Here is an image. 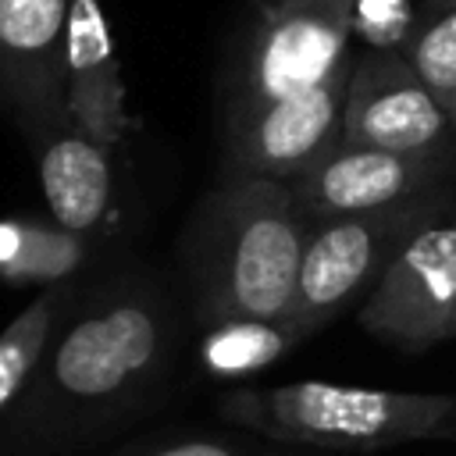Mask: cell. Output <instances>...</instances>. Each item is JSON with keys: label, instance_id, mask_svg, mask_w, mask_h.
I'll list each match as a JSON object with an SVG mask.
<instances>
[{"label": "cell", "instance_id": "cell-2", "mask_svg": "<svg viewBox=\"0 0 456 456\" xmlns=\"http://www.w3.org/2000/svg\"><path fill=\"white\" fill-rule=\"evenodd\" d=\"M310 224L289 185L242 178L207 192L175 246L182 292L200 328L281 321L292 306Z\"/></svg>", "mask_w": 456, "mask_h": 456}, {"label": "cell", "instance_id": "cell-12", "mask_svg": "<svg viewBox=\"0 0 456 456\" xmlns=\"http://www.w3.org/2000/svg\"><path fill=\"white\" fill-rule=\"evenodd\" d=\"M64 110L110 157L121 150L128 107L100 0H71L64 32Z\"/></svg>", "mask_w": 456, "mask_h": 456}, {"label": "cell", "instance_id": "cell-4", "mask_svg": "<svg viewBox=\"0 0 456 456\" xmlns=\"http://www.w3.org/2000/svg\"><path fill=\"white\" fill-rule=\"evenodd\" d=\"M452 214V189L435 185L403 203L317 221L306 232L289 321L310 335L360 306L417 232Z\"/></svg>", "mask_w": 456, "mask_h": 456}, {"label": "cell", "instance_id": "cell-15", "mask_svg": "<svg viewBox=\"0 0 456 456\" xmlns=\"http://www.w3.org/2000/svg\"><path fill=\"white\" fill-rule=\"evenodd\" d=\"M299 342H306V331H299L289 317H281V321H228V324L203 328L196 360L210 378L239 381L246 374H256V370L278 363Z\"/></svg>", "mask_w": 456, "mask_h": 456}, {"label": "cell", "instance_id": "cell-8", "mask_svg": "<svg viewBox=\"0 0 456 456\" xmlns=\"http://www.w3.org/2000/svg\"><path fill=\"white\" fill-rule=\"evenodd\" d=\"M452 125L395 50H367L349 64L338 142L403 157L449 153Z\"/></svg>", "mask_w": 456, "mask_h": 456}, {"label": "cell", "instance_id": "cell-5", "mask_svg": "<svg viewBox=\"0 0 456 456\" xmlns=\"http://www.w3.org/2000/svg\"><path fill=\"white\" fill-rule=\"evenodd\" d=\"M353 0H281L256 25L239 75L228 89V110L306 93L349 64Z\"/></svg>", "mask_w": 456, "mask_h": 456}, {"label": "cell", "instance_id": "cell-9", "mask_svg": "<svg viewBox=\"0 0 456 456\" xmlns=\"http://www.w3.org/2000/svg\"><path fill=\"white\" fill-rule=\"evenodd\" d=\"M449 175V153L435 157H403L385 150H363L331 142L306 171L289 182L292 203L306 224L367 214L410 196H420Z\"/></svg>", "mask_w": 456, "mask_h": 456}, {"label": "cell", "instance_id": "cell-11", "mask_svg": "<svg viewBox=\"0 0 456 456\" xmlns=\"http://www.w3.org/2000/svg\"><path fill=\"white\" fill-rule=\"evenodd\" d=\"M71 0H0V107L18 128L64 110Z\"/></svg>", "mask_w": 456, "mask_h": 456}, {"label": "cell", "instance_id": "cell-1", "mask_svg": "<svg viewBox=\"0 0 456 456\" xmlns=\"http://www.w3.org/2000/svg\"><path fill=\"white\" fill-rule=\"evenodd\" d=\"M182 314L164 274L82 278L36 374L0 417V456L86 449L150 410L175 367Z\"/></svg>", "mask_w": 456, "mask_h": 456}, {"label": "cell", "instance_id": "cell-18", "mask_svg": "<svg viewBox=\"0 0 456 456\" xmlns=\"http://www.w3.org/2000/svg\"><path fill=\"white\" fill-rule=\"evenodd\" d=\"M449 125H452V132H456V100H452V107H449Z\"/></svg>", "mask_w": 456, "mask_h": 456}, {"label": "cell", "instance_id": "cell-19", "mask_svg": "<svg viewBox=\"0 0 456 456\" xmlns=\"http://www.w3.org/2000/svg\"><path fill=\"white\" fill-rule=\"evenodd\" d=\"M449 221H452V228H456V207H452V217H449Z\"/></svg>", "mask_w": 456, "mask_h": 456}, {"label": "cell", "instance_id": "cell-3", "mask_svg": "<svg viewBox=\"0 0 456 456\" xmlns=\"http://www.w3.org/2000/svg\"><path fill=\"white\" fill-rule=\"evenodd\" d=\"M217 413L267 442L324 452H381L456 438V395L399 392L335 381H285L232 388Z\"/></svg>", "mask_w": 456, "mask_h": 456}, {"label": "cell", "instance_id": "cell-6", "mask_svg": "<svg viewBox=\"0 0 456 456\" xmlns=\"http://www.w3.org/2000/svg\"><path fill=\"white\" fill-rule=\"evenodd\" d=\"M449 217L417 232L356 306L360 328L406 356L456 338V228Z\"/></svg>", "mask_w": 456, "mask_h": 456}, {"label": "cell", "instance_id": "cell-7", "mask_svg": "<svg viewBox=\"0 0 456 456\" xmlns=\"http://www.w3.org/2000/svg\"><path fill=\"white\" fill-rule=\"evenodd\" d=\"M349 64H342L328 82L306 93L224 110L221 182L264 178L289 185L331 142H338Z\"/></svg>", "mask_w": 456, "mask_h": 456}, {"label": "cell", "instance_id": "cell-14", "mask_svg": "<svg viewBox=\"0 0 456 456\" xmlns=\"http://www.w3.org/2000/svg\"><path fill=\"white\" fill-rule=\"evenodd\" d=\"M82 281V278H78ZM78 281H64V285H50L39 289L28 306L0 331V417L18 403V395L25 392L28 378L36 374L57 324L64 321L68 306L75 303Z\"/></svg>", "mask_w": 456, "mask_h": 456}, {"label": "cell", "instance_id": "cell-10", "mask_svg": "<svg viewBox=\"0 0 456 456\" xmlns=\"http://www.w3.org/2000/svg\"><path fill=\"white\" fill-rule=\"evenodd\" d=\"M28 139L50 221L89 242H103L114 224V164L68 110L21 128Z\"/></svg>", "mask_w": 456, "mask_h": 456}, {"label": "cell", "instance_id": "cell-13", "mask_svg": "<svg viewBox=\"0 0 456 456\" xmlns=\"http://www.w3.org/2000/svg\"><path fill=\"white\" fill-rule=\"evenodd\" d=\"M96 253V242L64 232L50 217L0 221V281L4 285H64L78 281Z\"/></svg>", "mask_w": 456, "mask_h": 456}, {"label": "cell", "instance_id": "cell-17", "mask_svg": "<svg viewBox=\"0 0 456 456\" xmlns=\"http://www.w3.org/2000/svg\"><path fill=\"white\" fill-rule=\"evenodd\" d=\"M107 456H260L232 438L214 435H178V438H142L132 445H118Z\"/></svg>", "mask_w": 456, "mask_h": 456}, {"label": "cell", "instance_id": "cell-16", "mask_svg": "<svg viewBox=\"0 0 456 456\" xmlns=\"http://www.w3.org/2000/svg\"><path fill=\"white\" fill-rule=\"evenodd\" d=\"M395 53L449 114L456 100V0H420Z\"/></svg>", "mask_w": 456, "mask_h": 456}]
</instances>
